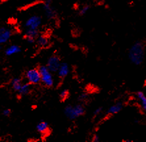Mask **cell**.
<instances>
[{
  "label": "cell",
  "instance_id": "14",
  "mask_svg": "<svg viewBox=\"0 0 146 142\" xmlns=\"http://www.w3.org/2000/svg\"><path fill=\"white\" fill-rule=\"evenodd\" d=\"M21 51V47L20 46H18V45L16 44H13L7 47L5 49L4 53H5V55L7 56V57H11V56H13L20 53Z\"/></svg>",
  "mask_w": 146,
  "mask_h": 142
},
{
  "label": "cell",
  "instance_id": "19",
  "mask_svg": "<svg viewBox=\"0 0 146 142\" xmlns=\"http://www.w3.org/2000/svg\"><path fill=\"white\" fill-rule=\"evenodd\" d=\"M90 5L89 4H85L78 11V15L80 16H84L88 13V11L90 10Z\"/></svg>",
  "mask_w": 146,
  "mask_h": 142
},
{
  "label": "cell",
  "instance_id": "2",
  "mask_svg": "<svg viewBox=\"0 0 146 142\" xmlns=\"http://www.w3.org/2000/svg\"><path fill=\"white\" fill-rule=\"evenodd\" d=\"M86 109L82 103H79L73 106L68 105L64 109V114L66 117L70 120H76L77 118L84 115Z\"/></svg>",
  "mask_w": 146,
  "mask_h": 142
},
{
  "label": "cell",
  "instance_id": "17",
  "mask_svg": "<svg viewBox=\"0 0 146 142\" xmlns=\"http://www.w3.org/2000/svg\"><path fill=\"white\" fill-rule=\"evenodd\" d=\"M11 86L12 89L14 90V92H18L20 89L22 87L23 84L22 79L20 78H14L11 80Z\"/></svg>",
  "mask_w": 146,
  "mask_h": 142
},
{
  "label": "cell",
  "instance_id": "8",
  "mask_svg": "<svg viewBox=\"0 0 146 142\" xmlns=\"http://www.w3.org/2000/svg\"><path fill=\"white\" fill-rule=\"evenodd\" d=\"M40 29H26L24 38L29 44H33L36 43V39L40 36Z\"/></svg>",
  "mask_w": 146,
  "mask_h": 142
},
{
  "label": "cell",
  "instance_id": "25",
  "mask_svg": "<svg viewBox=\"0 0 146 142\" xmlns=\"http://www.w3.org/2000/svg\"><path fill=\"white\" fill-rule=\"evenodd\" d=\"M92 1H94V2H96V3H98V2L100 1V0H92Z\"/></svg>",
  "mask_w": 146,
  "mask_h": 142
},
{
  "label": "cell",
  "instance_id": "7",
  "mask_svg": "<svg viewBox=\"0 0 146 142\" xmlns=\"http://www.w3.org/2000/svg\"><path fill=\"white\" fill-rule=\"evenodd\" d=\"M61 63V57L57 54H53L48 59L46 65L51 72L57 73Z\"/></svg>",
  "mask_w": 146,
  "mask_h": 142
},
{
  "label": "cell",
  "instance_id": "6",
  "mask_svg": "<svg viewBox=\"0 0 146 142\" xmlns=\"http://www.w3.org/2000/svg\"><path fill=\"white\" fill-rule=\"evenodd\" d=\"M43 10L46 17L48 20H55L57 18V13L55 8L52 5L51 0H45L42 3Z\"/></svg>",
  "mask_w": 146,
  "mask_h": 142
},
{
  "label": "cell",
  "instance_id": "13",
  "mask_svg": "<svg viewBox=\"0 0 146 142\" xmlns=\"http://www.w3.org/2000/svg\"><path fill=\"white\" fill-rule=\"evenodd\" d=\"M36 44L37 46L40 49L46 48L49 46L50 44V40L49 37L46 34H40L36 41Z\"/></svg>",
  "mask_w": 146,
  "mask_h": 142
},
{
  "label": "cell",
  "instance_id": "21",
  "mask_svg": "<svg viewBox=\"0 0 146 142\" xmlns=\"http://www.w3.org/2000/svg\"><path fill=\"white\" fill-rule=\"evenodd\" d=\"M102 111H103V107H98V108L96 109V110L94 111V113H93V117H94V118L96 117H98V116L100 115V114L102 113Z\"/></svg>",
  "mask_w": 146,
  "mask_h": 142
},
{
  "label": "cell",
  "instance_id": "12",
  "mask_svg": "<svg viewBox=\"0 0 146 142\" xmlns=\"http://www.w3.org/2000/svg\"><path fill=\"white\" fill-rule=\"evenodd\" d=\"M69 66L65 62H63V63H61L59 70L57 72L58 78H59V80H63L68 76V74H69Z\"/></svg>",
  "mask_w": 146,
  "mask_h": 142
},
{
  "label": "cell",
  "instance_id": "10",
  "mask_svg": "<svg viewBox=\"0 0 146 142\" xmlns=\"http://www.w3.org/2000/svg\"><path fill=\"white\" fill-rule=\"evenodd\" d=\"M124 103L122 102H117L109 107L106 111L107 116H112L120 113L123 109Z\"/></svg>",
  "mask_w": 146,
  "mask_h": 142
},
{
  "label": "cell",
  "instance_id": "1",
  "mask_svg": "<svg viewBox=\"0 0 146 142\" xmlns=\"http://www.w3.org/2000/svg\"><path fill=\"white\" fill-rule=\"evenodd\" d=\"M145 47L143 42L136 41L128 49V57L131 63L135 66H140L145 60Z\"/></svg>",
  "mask_w": 146,
  "mask_h": 142
},
{
  "label": "cell",
  "instance_id": "26",
  "mask_svg": "<svg viewBox=\"0 0 146 142\" xmlns=\"http://www.w3.org/2000/svg\"><path fill=\"white\" fill-rule=\"evenodd\" d=\"M7 1H8V0H1V3H3V2L4 3V2Z\"/></svg>",
  "mask_w": 146,
  "mask_h": 142
},
{
  "label": "cell",
  "instance_id": "11",
  "mask_svg": "<svg viewBox=\"0 0 146 142\" xmlns=\"http://www.w3.org/2000/svg\"><path fill=\"white\" fill-rule=\"evenodd\" d=\"M36 129L37 132L42 135L46 136L50 134V127H49V124L44 120L38 122L36 126Z\"/></svg>",
  "mask_w": 146,
  "mask_h": 142
},
{
  "label": "cell",
  "instance_id": "22",
  "mask_svg": "<svg viewBox=\"0 0 146 142\" xmlns=\"http://www.w3.org/2000/svg\"><path fill=\"white\" fill-rule=\"evenodd\" d=\"M11 113H12L11 109H5L3 111V115L4 116V117H9L11 115Z\"/></svg>",
  "mask_w": 146,
  "mask_h": 142
},
{
  "label": "cell",
  "instance_id": "16",
  "mask_svg": "<svg viewBox=\"0 0 146 142\" xmlns=\"http://www.w3.org/2000/svg\"><path fill=\"white\" fill-rule=\"evenodd\" d=\"M136 97L143 112L146 113V96L144 92L138 91L136 93Z\"/></svg>",
  "mask_w": 146,
  "mask_h": 142
},
{
  "label": "cell",
  "instance_id": "5",
  "mask_svg": "<svg viewBox=\"0 0 146 142\" xmlns=\"http://www.w3.org/2000/svg\"><path fill=\"white\" fill-rule=\"evenodd\" d=\"M42 25V17L38 15L29 17L25 23V29H40Z\"/></svg>",
  "mask_w": 146,
  "mask_h": 142
},
{
  "label": "cell",
  "instance_id": "24",
  "mask_svg": "<svg viewBox=\"0 0 146 142\" xmlns=\"http://www.w3.org/2000/svg\"><path fill=\"white\" fill-rule=\"evenodd\" d=\"M124 141H126V142H132L133 141L132 140H130V139H126V140H124Z\"/></svg>",
  "mask_w": 146,
  "mask_h": 142
},
{
  "label": "cell",
  "instance_id": "20",
  "mask_svg": "<svg viewBox=\"0 0 146 142\" xmlns=\"http://www.w3.org/2000/svg\"><path fill=\"white\" fill-rule=\"evenodd\" d=\"M78 99L79 102L82 103L88 99V94L87 93H82L80 95H79Z\"/></svg>",
  "mask_w": 146,
  "mask_h": 142
},
{
  "label": "cell",
  "instance_id": "18",
  "mask_svg": "<svg viewBox=\"0 0 146 142\" xmlns=\"http://www.w3.org/2000/svg\"><path fill=\"white\" fill-rule=\"evenodd\" d=\"M69 96H70V92L68 91V90L65 89L62 90L59 95V100L61 101V102H65V101L68 98Z\"/></svg>",
  "mask_w": 146,
  "mask_h": 142
},
{
  "label": "cell",
  "instance_id": "3",
  "mask_svg": "<svg viewBox=\"0 0 146 142\" xmlns=\"http://www.w3.org/2000/svg\"><path fill=\"white\" fill-rule=\"evenodd\" d=\"M39 68L41 78H42V83L45 87L47 88H51L54 85V79L53 76V72H51L48 66L46 64H41L38 66Z\"/></svg>",
  "mask_w": 146,
  "mask_h": 142
},
{
  "label": "cell",
  "instance_id": "4",
  "mask_svg": "<svg viewBox=\"0 0 146 142\" xmlns=\"http://www.w3.org/2000/svg\"><path fill=\"white\" fill-rule=\"evenodd\" d=\"M25 77L28 82L32 85H38L42 82L41 74L38 66L29 68L25 73Z\"/></svg>",
  "mask_w": 146,
  "mask_h": 142
},
{
  "label": "cell",
  "instance_id": "23",
  "mask_svg": "<svg viewBox=\"0 0 146 142\" xmlns=\"http://www.w3.org/2000/svg\"><path fill=\"white\" fill-rule=\"evenodd\" d=\"M92 141L93 142H99L100 141V137H99V135L97 134H94L92 137Z\"/></svg>",
  "mask_w": 146,
  "mask_h": 142
},
{
  "label": "cell",
  "instance_id": "15",
  "mask_svg": "<svg viewBox=\"0 0 146 142\" xmlns=\"http://www.w3.org/2000/svg\"><path fill=\"white\" fill-rule=\"evenodd\" d=\"M33 86L31 84H30L29 82H27L23 83V84L22 86V87L20 89V90L17 92L18 93V96L20 98H23V97H25L27 95H29L30 93H31L32 91V89H33Z\"/></svg>",
  "mask_w": 146,
  "mask_h": 142
},
{
  "label": "cell",
  "instance_id": "9",
  "mask_svg": "<svg viewBox=\"0 0 146 142\" xmlns=\"http://www.w3.org/2000/svg\"><path fill=\"white\" fill-rule=\"evenodd\" d=\"M13 36V31L9 28L1 27L0 29V44H5Z\"/></svg>",
  "mask_w": 146,
  "mask_h": 142
}]
</instances>
